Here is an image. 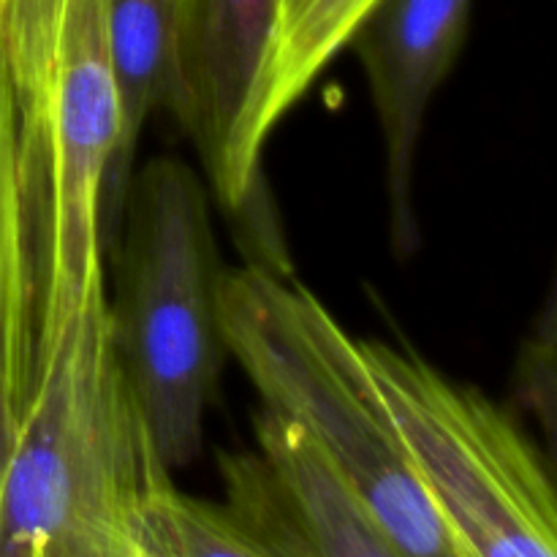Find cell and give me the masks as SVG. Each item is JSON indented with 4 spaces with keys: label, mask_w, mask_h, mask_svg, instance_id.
Returning a JSON list of instances; mask_svg holds the SVG:
<instances>
[{
    "label": "cell",
    "mask_w": 557,
    "mask_h": 557,
    "mask_svg": "<svg viewBox=\"0 0 557 557\" xmlns=\"http://www.w3.org/2000/svg\"><path fill=\"white\" fill-rule=\"evenodd\" d=\"M107 288L36 354L0 455V557H136L141 500L172 473L120 368Z\"/></svg>",
    "instance_id": "obj_1"
},
{
    "label": "cell",
    "mask_w": 557,
    "mask_h": 557,
    "mask_svg": "<svg viewBox=\"0 0 557 557\" xmlns=\"http://www.w3.org/2000/svg\"><path fill=\"white\" fill-rule=\"evenodd\" d=\"M107 261L109 326L152 446L169 471L205 449V417L226 362L221 256L210 190L194 166L156 156L134 169Z\"/></svg>",
    "instance_id": "obj_2"
},
{
    "label": "cell",
    "mask_w": 557,
    "mask_h": 557,
    "mask_svg": "<svg viewBox=\"0 0 557 557\" xmlns=\"http://www.w3.org/2000/svg\"><path fill=\"white\" fill-rule=\"evenodd\" d=\"M218 315L226 354L261 406L297 422L335 457L397 557H460L397 444L357 337L294 272L256 261L223 267Z\"/></svg>",
    "instance_id": "obj_3"
},
{
    "label": "cell",
    "mask_w": 557,
    "mask_h": 557,
    "mask_svg": "<svg viewBox=\"0 0 557 557\" xmlns=\"http://www.w3.org/2000/svg\"><path fill=\"white\" fill-rule=\"evenodd\" d=\"M408 466L460 557H555L553 460L509 408L411 348L357 341Z\"/></svg>",
    "instance_id": "obj_4"
},
{
    "label": "cell",
    "mask_w": 557,
    "mask_h": 557,
    "mask_svg": "<svg viewBox=\"0 0 557 557\" xmlns=\"http://www.w3.org/2000/svg\"><path fill=\"white\" fill-rule=\"evenodd\" d=\"M117 141L109 0H71L60 33L47 152L36 196V354L107 275L101 188Z\"/></svg>",
    "instance_id": "obj_5"
},
{
    "label": "cell",
    "mask_w": 557,
    "mask_h": 557,
    "mask_svg": "<svg viewBox=\"0 0 557 557\" xmlns=\"http://www.w3.org/2000/svg\"><path fill=\"white\" fill-rule=\"evenodd\" d=\"M169 14L166 109L194 145L218 205L228 215H250L248 261L288 272L283 243L261 232L264 145L253 134L277 0H169Z\"/></svg>",
    "instance_id": "obj_6"
},
{
    "label": "cell",
    "mask_w": 557,
    "mask_h": 557,
    "mask_svg": "<svg viewBox=\"0 0 557 557\" xmlns=\"http://www.w3.org/2000/svg\"><path fill=\"white\" fill-rule=\"evenodd\" d=\"M259 455L221 457L228 511L259 557H397L335 457L292 419L261 406Z\"/></svg>",
    "instance_id": "obj_7"
},
{
    "label": "cell",
    "mask_w": 557,
    "mask_h": 557,
    "mask_svg": "<svg viewBox=\"0 0 557 557\" xmlns=\"http://www.w3.org/2000/svg\"><path fill=\"white\" fill-rule=\"evenodd\" d=\"M471 14L473 0H379L346 44L362 65L379 117L389 239L400 259L419 248L413 169L424 117L466 47Z\"/></svg>",
    "instance_id": "obj_8"
},
{
    "label": "cell",
    "mask_w": 557,
    "mask_h": 557,
    "mask_svg": "<svg viewBox=\"0 0 557 557\" xmlns=\"http://www.w3.org/2000/svg\"><path fill=\"white\" fill-rule=\"evenodd\" d=\"M36 205L27 180L22 114L0 25V375L20 411L36 370Z\"/></svg>",
    "instance_id": "obj_9"
},
{
    "label": "cell",
    "mask_w": 557,
    "mask_h": 557,
    "mask_svg": "<svg viewBox=\"0 0 557 557\" xmlns=\"http://www.w3.org/2000/svg\"><path fill=\"white\" fill-rule=\"evenodd\" d=\"M169 0H109V63L117 96V141L101 188L103 256L117 237L128 180L136 169L139 139L158 107H166Z\"/></svg>",
    "instance_id": "obj_10"
},
{
    "label": "cell",
    "mask_w": 557,
    "mask_h": 557,
    "mask_svg": "<svg viewBox=\"0 0 557 557\" xmlns=\"http://www.w3.org/2000/svg\"><path fill=\"white\" fill-rule=\"evenodd\" d=\"M375 3L379 0H277L275 30L256 92L253 134L261 145L346 49Z\"/></svg>",
    "instance_id": "obj_11"
},
{
    "label": "cell",
    "mask_w": 557,
    "mask_h": 557,
    "mask_svg": "<svg viewBox=\"0 0 557 557\" xmlns=\"http://www.w3.org/2000/svg\"><path fill=\"white\" fill-rule=\"evenodd\" d=\"M69 5L71 0H0V25L20 98L22 145L33 201L41 183L54 63Z\"/></svg>",
    "instance_id": "obj_12"
},
{
    "label": "cell",
    "mask_w": 557,
    "mask_h": 557,
    "mask_svg": "<svg viewBox=\"0 0 557 557\" xmlns=\"http://www.w3.org/2000/svg\"><path fill=\"white\" fill-rule=\"evenodd\" d=\"M136 557H259L226 504L180 493L163 473L136 515Z\"/></svg>",
    "instance_id": "obj_13"
},
{
    "label": "cell",
    "mask_w": 557,
    "mask_h": 557,
    "mask_svg": "<svg viewBox=\"0 0 557 557\" xmlns=\"http://www.w3.org/2000/svg\"><path fill=\"white\" fill-rule=\"evenodd\" d=\"M555 294H549L515 364L517 403L539 419L547 446L555 433Z\"/></svg>",
    "instance_id": "obj_14"
}]
</instances>
